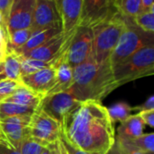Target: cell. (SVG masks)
<instances>
[{
	"label": "cell",
	"mask_w": 154,
	"mask_h": 154,
	"mask_svg": "<svg viewBox=\"0 0 154 154\" xmlns=\"http://www.w3.org/2000/svg\"><path fill=\"white\" fill-rule=\"evenodd\" d=\"M60 128L72 144L87 152L106 154L116 142L114 123L100 102L79 103L66 115Z\"/></svg>",
	"instance_id": "1"
},
{
	"label": "cell",
	"mask_w": 154,
	"mask_h": 154,
	"mask_svg": "<svg viewBox=\"0 0 154 154\" xmlns=\"http://www.w3.org/2000/svg\"><path fill=\"white\" fill-rule=\"evenodd\" d=\"M110 61L98 64L93 54L73 69V83L67 91L78 102H101L116 89Z\"/></svg>",
	"instance_id": "2"
},
{
	"label": "cell",
	"mask_w": 154,
	"mask_h": 154,
	"mask_svg": "<svg viewBox=\"0 0 154 154\" xmlns=\"http://www.w3.org/2000/svg\"><path fill=\"white\" fill-rule=\"evenodd\" d=\"M126 25V15L119 8L114 10L106 19L91 27L93 32V57L101 64L109 60Z\"/></svg>",
	"instance_id": "3"
},
{
	"label": "cell",
	"mask_w": 154,
	"mask_h": 154,
	"mask_svg": "<svg viewBox=\"0 0 154 154\" xmlns=\"http://www.w3.org/2000/svg\"><path fill=\"white\" fill-rule=\"evenodd\" d=\"M113 75L117 88L154 74V44L146 45L115 66Z\"/></svg>",
	"instance_id": "4"
},
{
	"label": "cell",
	"mask_w": 154,
	"mask_h": 154,
	"mask_svg": "<svg viewBox=\"0 0 154 154\" xmlns=\"http://www.w3.org/2000/svg\"><path fill=\"white\" fill-rule=\"evenodd\" d=\"M150 44H154L153 33L142 30L135 25L133 17L126 15L125 28L109 58L111 67L114 68L141 48Z\"/></svg>",
	"instance_id": "5"
},
{
	"label": "cell",
	"mask_w": 154,
	"mask_h": 154,
	"mask_svg": "<svg viewBox=\"0 0 154 154\" xmlns=\"http://www.w3.org/2000/svg\"><path fill=\"white\" fill-rule=\"evenodd\" d=\"M60 124L48 116L39 108L31 116L29 138L42 146H48L58 141Z\"/></svg>",
	"instance_id": "6"
},
{
	"label": "cell",
	"mask_w": 154,
	"mask_h": 154,
	"mask_svg": "<svg viewBox=\"0 0 154 154\" xmlns=\"http://www.w3.org/2000/svg\"><path fill=\"white\" fill-rule=\"evenodd\" d=\"M93 54V32L90 27L79 25L67 50L69 66L76 68L85 63Z\"/></svg>",
	"instance_id": "7"
},
{
	"label": "cell",
	"mask_w": 154,
	"mask_h": 154,
	"mask_svg": "<svg viewBox=\"0 0 154 154\" xmlns=\"http://www.w3.org/2000/svg\"><path fill=\"white\" fill-rule=\"evenodd\" d=\"M79 103L69 93L62 92L44 95L37 108L61 124L66 115L77 107Z\"/></svg>",
	"instance_id": "8"
},
{
	"label": "cell",
	"mask_w": 154,
	"mask_h": 154,
	"mask_svg": "<svg viewBox=\"0 0 154 154\" xmlns=\"http://www.w3.org/2000/svg\"><path fill=\"white\" fill-rule=\"evenodd\" d=\"M61 25V15L55 0H35L32 32L50 26Z\"/></svg>",
	"instance_id": "9"
},
{
	"label": "cell",
	"mask_w": 154,
	"mask_h": 154,
	"mask_svg": "<svg viewBox=\"0 0 154 154\" xmlns=\"http://www.w3.org/2000/svg\"><path fill=\"white\" fill-rule=\"evenodd\" d=\"M31 116L19 115L11 116L0 120V127L5 136L7 143L18 150L21 143L29 138V123Z\"/></svg>",
	"instance_id": "10"
},
{
	"label": "cell",
	"mask_w": 154,
	"mask_h": 154,
	"mask_svg": "<svg viewBox=\"0 0 154 154\" xmlns=\"http://www.w3.org/2000/svg\"><path fill=\"white\" fill-rule=\"evenodd\" d=\"M35 0H17L13 3L5 25L6 34L14 31L31 28Z\"/></svg>",
	"instance_id": "11"
},
{
	"label": "cell",
	"mask_w": 154,
	"mask_h": 154,
	"mask_svg": "<svg viewBox=\"0 0 154 154\" xmlns=\"http://www.w3.org/2000/svg\"><path fill=\"white\" fill-rule=\"evenodd\" d=\"M76 28L68 33L61 32L60 34L50 39L41 46L32 51H29L21 56L25 58H32L40 61H44V62H51L66 46L69 39L74 35Z\"/></svg>",
	"instance_id": "12"
},
{
	"label": "cell",
	"mask_w": 154,
	"mask_h": 154,
	"mask_svg": "<svg viewBox=\"0 0 154 154\" xmlns=\"http://www.w3.org/2000/svg\"><path fill=\"white\" fill-rule=\"evenodd\" d=\"M116 8L119 7L109 5L107 0H83L79 25L91 28L106 19Z\"/></svg>",
	"instance_id": "13"
},
{
	"label": "cell",
	"mask_w": 154,
	"mask_h": 154,
	"mask_svg": "<svg viewBox=\"0 0 154 154\" xmlns=\"http://www.w3.org/2000/svg\"><path fill=\"white\" fill-rule=\"evenodd\" d=\"M55 69L51 66L30 74L21 76L20 82L23 86L43 97L55 84Z\"/></svg>",
	"instance_id": "14"
},
{
	"label": "cell",
	"mask_w": 154,
	"mask_h": 154,
	"mask_svg": "<svg viewBox=\"0 0 154 154\" xmlns=\"http://www.w3.org/2000/svg\"><path fill=\"white\" fill-rule=\"evenodd\" d=\"M83 0H62L60 5V15L62 22V30L68 33L78 27Z\"/></svg>",
	"instance_id": "15"
},
{
	"label": "cell",
	"mask_w": 154,
	"mask_h": 154,
	"mask_svg": "<svg viewBox=\"0 0 154 154\" xmlns=\"http://www.w3.org/2000/svg\"><path fill=\"white\" fill-rule=\"evenodd\" d=\"M61 32H63L61 25L50 26V27H46V28H43L41 30L32 32L30 38L23 46H21L20 48H18L14 51H11V52L17 55H23L25 53L41 46L42 44H43L50 39L53 38L57 34H60Z\"/></svg>",
	"instance_id": "16"
},
{
	"label": "cell",
	"mask_w": 154,
	"mask_h": 154,
	"mask_svg": "<svg viewBox=\"0 0 154 154\" xmlns=\"http://www.w3.org/2000/svg\"><path fill=\"white\" fill-rule=\"evenodd\" d=\"M42 98V96L35 93L34 92L31 91L30 89L22 84L14 91V93L9 98H7L3 103H11L18 105L37 108Z\"/></svg>",
	"instance_id": "17"
},
{
	"label": "cell",
	"mask_w": 154,
	"mask_h": 154,
	"mask_svg": "<svg viewBox=\"0 0 154 154\" xmlns=\"http://www.w3.org/2000/svg\"><path fill=\"white\" fill-rule=\"evenodd\" d=\"M144 123L137 114L129 116L125 121L121 123L118 127V138L132 140L141 136L143 133Z\"/></svg>",
	"instance_id": "18"
},
{
	"label": "cell",
	"mask_w": 154,
	"mask_h": 154,
	"mask_svg": "<svg viewBox=\"0 0 154 154\" xmlns=\"http://www.w3.org/2000/svg\"><path fill=\"white\" fill-rule=\"evenodd\" d=\"M21 65L19 56L12 52H8L5 59L0 62V81L10 79L20 81Z\"/></svg>",
	"instance_id": "19"
},
{
	"label": "cell",
	"mask_w": 154,
	"mask_h": 154,
	"mask_svg": "<svg viewBox=\"0 0 154 154\" xmlns=\"http://www.w3.org/2000/svg\"><path fill=\"white\" fill-rule=\"evenodd\" d=\"M36 108L18 105L11 103H0V120H3L11 116L26 115L32 116Z\"/></svg>",
	"instance_id": "20"
},
{
	"label": "cell",
	"mask_w": 154,
	"mask_h": 154,
	"mask_svg": "<svg viewBox=\"0 0 154 154\" xmlns=\"http://www.w3.org/2000/svg\"><path fill=\"white\" fill-rule=\"evenodd\" d=\"M32 34V29H21L12 32L7 34V49L8 52L14 51L23 46L30 38Z\"/></svg>",
	"instance_id": "21"
},
{
	"label": "cell",
	"mask_w": 154,
	"mask_h": 154,
	"mask_svg": "<svg viewBox=\"0 0 154 154\" xmlns=\"http://www.w3.org/2000/svg\"><path fill=\"white\" fill-rule=\"evenodd\" d=\"M20 59V65H21V76L27 75L37 71H40L44 68H48L51 66V62H44L32 58H25L21 55H18Z\"/></svg>",
	"instance_id": "22"
},
{
	"label": "cell",
	"mask_w": 154,
	"mask_h": 154,
	"mask_svg": "<svg viewBox=\"0 0 154 154\" xmlns=\"http://www.w3.org/2000/svg\"><path fill=\"white\" fill-rule=\"evenodd\" d=\"M106 109L113 123H122L125 121L129 116H131V113L133 112L132 107L126 103H118Z\"/></svg>",
	"instance_id": "23"
},
{
	"label": "cell",
	"mask_w": 154,
	"mask_h": 154,
	"mask_svg": "<svg viewBox=\"0 0 154 154\" xmlns=\"http://www.w3.org/2000/svg\"><path fill=\"white\" fill-rule=\"evenodd\" d=\"M134 22L137 26H139L142 30L148 32V33H154V10L151 9L149 11L142 12L141 14L133 17Z\"/></svg>",
	"instance_id": "24"
},
{
	"label": "cell",
	"mask_w": 154,
	"mask_h": 154,
	"mask_svg": "<svg viewBox=\"0 0 154 154\" xmlns=\"http://www.w3.org/2000/svg\"><path fill=\"white\" fill-rule=\"evenodd\" d=\"M131 143L139 150L148 154L154 153V133H143L141 136L129 140Z\"/></svg>",
	"instance_id": "25"
},
{
	"label": "cell",
	"mask_w": 154,
	"mask_h": 154,
	"mask_svg": "<svg viewBox=\"0 0 154 154\" xmlns=\"http://www.w3.org/2000/svg\"><path fill=\"white\" fill-rule=\"evenodd\" d=\"M57 146H58V151L59 154H97V153H91V152H84L78 147H76L74 144H72L68 138L65 136L63 133L61 128L60 131V135L57 141Z\"/></svg>",
	"instance_id": "26"
},
{
	"label": "cell",
	"mask_w": 154,
	"mask_h": 154,
	"mask_svg": "<svg viewBox=\"0 0 154 154\" xmlns=\"http://www.w3.org/2000/svg\"><path fill=\"white\" fill-rule=\"evenodd\" d=\"M119 9L124 15L134 17L143 12L142 0H120Z\"/></svg>",
	"instance_id": "27"
},
{
	"label": "cell",
	"mask_w": 154,
	"mask_h": 154,
	"mask_svg": "<svg viewBox=\"0 0 154 154\" xmlns=\"http://www.w3.org/2000/svg\"><path fill=\"white\" fill-rule=\"evenodd\" d=\"M22 85L20 81L16 80H1L0 81V103H3L7 98H9L14 91Z\"/></svg>",
	"instance_id": "28"
},
{
	"label": "cell",
	"mask_w": 154,
	"mask_h": 154,
	"mask_svg": "<svg viewBox=\"0 0 154 154\" xmlns=\"http://www.w3.org/2000/svg\"><path fill=\"white\" fill-rule=\"evenodd\" d=\"M44 146L38 143L31 140L30 138L25 139L19 147L20 154H41Z\"/></svg>",
	"instance_id": "29"
},
{
	"label": "cell",
	"mask_w": 154,
	"mask_h": 154,
	"mask_svg": "<svg viewBox=\"0 0 154 154\" xmlns=\"http://www.w3.org/2000/svg\"><path fill=\"white\" fill-rule=\"evenodd\" d=\"M116 142L119 144V146L121 147V149L124 151V152L125 154H148L141 151V150H139L135 146H134L129 140H125V139L116 137Z\"/></svg>",
	"instance_id": "30"
},
{
	"label": "cell",
	"mask_w": 154,
	"mask_h": 154,
	"mask_svg": "<svg viewBox=\"0 0 154 154\" xmlns=\"http://www.w3.org/2000/svg\"><path fill=\"white\" fill-rule=\"evenodd\" d=\"M7 54V34L4 25H0V62L5 59Z\"/></svg>",
	"instance_id": "31"
},
{
	"label": "cell",
	"mask_w": 154,
	"mask_h": 154,
	"mask_svg": "<svg viewBox=\"0 0 154 154\" xmlns=\"http://www.w3.org/2000/svg\"><path fill=\"white\" fill-rule=\"evenodd\" d=\"M13 3H14V0H0V14L2 15L3 25L5 28V25H6Z\"/></svg>",
	"instance_id": "32"
},
{
	"label": "cell",
	"mask_w": 154,
	"mask_h": 154,
	"mask_svg": "<svg viewBox=\"0 0 154 154\" xmlns=\"http://www.w3.org/2000/svg\"><path fill=\"white\" fill-rule=\"evenodd\" d=\"M138 115L140 116L141 120L144 124L149 125L150 127L153 128L154 127V110H150V111H143L139 112Z\"/></svg>",
	"instance_id": "33"
},
{
	"label": "cell",
	"mask_w": 154,
	"mask_h": 154,
	"mask_svg": "<svg viewBox=\"0 0 154 154\" xmlns=\"http://www.w3.org/2000/svg\"><path fill=\"white\" fill-rule=\"evenodd\" d=\"M150 110H154L153 95H152L149 99H147L143 104L139 105V106H135V107H133V108H132V111H139V112H143V111H150Z\"/></svg>",
	"instance_id": "34"
},
{
	"label": "cell",
	"mask_w": 154,
	"mask_h": 154,
	"mask_svg": "<svg viewBox=\"0 0 154 154\" xmlns=\"http://www.w3.org/2000/svg\"><path fill=\"white\" fill-rule=\"evenodd\" d=\"M0 154H20L19 150L13 148L11 145L0 143Z\"/></svg>",
	"instance_id": "35"
},
{
	"label": "cell",
	"mask_w": 154,
	"mask_h": 154,
	"mask_svg": "<svg viewBox=\"0 0 154 154\" xmlns=\"http://www.w3.org/2000/svg\"><path fill=\"white\" fill-rule=\"evenodd\" d=\"M106 154H125L124 152V151L121 149V147L119 146V144L115 142L114 145L110 148V150Z\"/></svg>",
	"instance_id": "36"
},
{
	"label": "cell",
	"mask_w": 154,
	"mask_h": 154,
	"mask_svg": "<svg viewBox=\"0 0 154 154\" xmlns=\"http://www.w3.org/2000/svg\"><path fill=\"white\" fill-rule=\"evenodd\" d=\"M143 12L153 9V0H142Z\"/></svg>",
	"instance_id": "37"
},
{
	"label": "cell",
	"mask_w": 154,
	"mask_h": 154,
	"mask_svg": "<svg viewBox=\"0 0 154 154\" xmlns=\"http://www.w3.org/2000/svg\"><path fill=\"white\" fill-rule=\"evenodd\" d=\"M0 143H2V144H7V145H10V144L7 143V141H6V139H5V134H4V133H3V131H2V129H1V127H0Z\"/></svg>",
	"instance_id": "38"
},
{
	"label": "cell",
	"mask_w": 154,
	"mask_h": 154,
	"mask_svg": "<svg viewBox=\"0 0 154 154\" xmlns=\"http://www.w3.org/2000/svg\"><path fill=\"white\" fill-rule=\"evenodd\" d=\"M51 154H59L58 151V146H57V142L51 144Z\"/></svg>",
	"instance_id": "39"
},
{
	"label": "cell",
	"mask_w": 154,
	"mask_h": 154,
	"mask_svg": "<svg viewBox=\"0 0 154 154\" xmlns=\"http://www.w3.org/2000/svg\"><path fill=\"white\" fill-rule=\"evenodd\" d=\"M41 154H51V144L48 146H44Z\"/></svg>",
	"instance_id": "40"
},
{
	"label": "cell",
	"mask_w": 154,
	"mask_h": 154,
	"mask_svg": "<svg viewBox=\"0 0 154 154\" xmlns=\"http://www.w3.org/2000/svg\"><path fill=\"white\" fill-rule=\"evenodd\" d=\"M109 5H115V6H117L119 7V3H120V0H107Z\"/></svg>",
	"instance_id": "41"
},
{
	"label": "cell",
	"mask_w": 154,
	"mask_h": 154,
	"mask_svg": "<svg viewBox=\"0 0 154 154\" xmlns=\"http://www.w3.org/2000/svg\"><path fill=\"white\" fill-rule=\"evenodd\" d=\"M61 1L62 0H55V2H56V4H57V5H58V7H59V9L60 10V5H61Z\"/></svg>",
	"instance_id": "42"
},
{
	"label": "cell",
	"mask_w": 154,
	"mask_h": 154,
	"mask_svg": "<svg viewBox=\"0 0 154 154\" xmlns=\"http://www.w3.org/2000/svg\"><path fill=\"white\" fill-rule=\"evenodd\" d=\"M0 25H3V19H2V15H1V14H0ZM5 27V26H4Z\"/></svg>",
	"instance_id": "43"
},
{
	"label": "cell",
	"mask_w": 154,
	"mask_h": 154,
	"mask_svg": "<svg viewBox=\"0 0 154 154\" xmlns=\"http://www.w3.org/2000/svg\"><path fill=\"white\" fill-rule=\"evenodd\" d=\"M16 1H17V0H14V2H16Z\"/></svg>",
	"instance_id": "44"
}]
</instances>
